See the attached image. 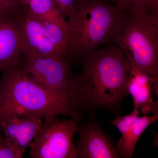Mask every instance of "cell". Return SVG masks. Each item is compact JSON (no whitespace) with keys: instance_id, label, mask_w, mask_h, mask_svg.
Here are the masks:
<instances>
[{"instance_id":"8","label":"cell","mask_w":158,"mask_h":158,"mask_svg":"<svg viewBox=\"0 0 158 158\" xmlns=\"http://www.w3.org/2000/svg\"><path fill=\"white\" fill-rule=\"evenodd\" d=\"M76 158H121L116 145L95 122L77 126Z\"/></svg>"},{"instance_id":"7","label":"cell","mask_w":158,"mask_h":158,"mask_svg":"<svg viewBox=\"0 0 158 158\" xmlns=\"http://www.w3.org/2000/svg\"><path fill=\"white\" fill-rule=\"evenodd\" d=\"M70 62L68 59L56 56H24L21 65L40 85L67 98L71 74Z\"/></svg>"},{"instance_id":"3","label":"cell","mask_w":158,"mask_h":158,"mask_svg":"<svg viewBox=\"0 0 158 158\" xmlns=\"http://www.w3.org/2000/svg\"><path fill=\"white\" fill-rule=\"evenodd\" d=\"M127 14L104 0H76L67 21L70 61L114 40Z\"/></svg>"},{"instance_id":"2","label":"cell","mask_w":158,"mask_h":158,"mask_svg":"<svg viewBox=\"0 0 158 158\" xmlns=\"http://www.w3.org/2000/svg\"><path fill=\"white\" fill-rule=\"evenodd\" d=\"M20 65L2 72L0 80V118L9 115L69 116L78 121L82 116L74 111L67 98L35 81Z\"/></svg>"},{"instance_id":"13","label":"cell","mask_w":158,"mask_h":158,"mask_svg":"<svg viewBox=\"0 0 158 158\" xmlns=\"http://www.w3.org/2000/svg\"><path fill=\"white\" fill-rule=\"evenodd\" d=\"M26 6L34 16L58 25L68 33L67 21L52 0H27Z\"/></svg>"},{"instance_id":"9","label":"cell","mask_w":158,"mask_h":158,"mask_svg":"<svg viewBox=\"0 0 158 158\" xmlns=\"http://www.w3.org/2000/svg\"><path fill=\"white\" fill-rule=\"evenodd\" d=\"M23 7L15 12L0 13L1 73L17 67L21 63L20 15Z\"/></svg>"},{"instance_id":"17","label":"cell","mask_w":158,"mask_h":158,"mask_svg":"<svg viewBox=\"0 0 158 158\" xmlns=\"http://www.w3.org/2000/svg\"><path fill=\"white\" fill-rule=\"evenodd\" d=\"M62 16L69 17L74 9L76 0H52Z\"/></svg>"},{"instance_id":"4","label":"cell","mask_w":158,"mask_h":158,"mask_svg":"<svg viewBox=\"0 0 158 158\" xmlns=\"http://www.w3.org/2000/svg\"><path fill=\"white\" fill-rule=\"evenodd\" d=\"M126 57L158 81V13H130L113 40Z\"/></svg>"},{"instance_id":"1","label":"cell","mask_w":158,"mask_h":158,"mask_svg":"<svg viewBox=\"0 0 158 158\" xmlns=\"http://www.w3.org/2000/svg\"><path fill=\"white\" fill-rule=\"evenodd\" d=\"M81 71L71 74L67 99L71 109L92 119L97 111L117 113L128 94L127 59L118 47L95 50L82 57Z\"/></svg>"},{"instance_id":"6","label":"cell","mask_w":158,"mask_h":158,"mask_svg":"<svg viewBox=\"0 0 158 158\" xmlns=\"http://www.w3.org/2000/svg\"><path fill=\"white\" fill-rule=\"evenodd\" d=\"M30 145L33 158H76L77 148L73 137L77 120L60 119L56 115L44 116Z\"/></svg>"},{"instance_id":"11","label":"cell","mask_w":158,"mask_h":158,"mask_svg":"<svg viewBox=\"0 0 158 158\" xmlns=\"http://www.w3.org/2000/svg\"><path fill=\"white\" fill-rule=\"evenodd\" d=\"M42 121V118L37 116L7 115L0 118V129L5 138L24 153Z\"/></svg>"},{"instance_id":"5","label":"cell","mask_w":158,"mask_h":158,"mask_svg":"<svg viewBox=\"0 0 158 158\" xmlns=\"http://www.w3.org/2000/svg\"><path fill=\"white\" fill-rule=\"evenodd\" d=\"M20 32L24 56H53L70 61L67 32L53 23L34 16L26 5L21 12Z\"/></svg>"},{"instance_id":"18","label":"cell","mask_w":158,"mask_h":158,"mask_svg":"<svg viewBox=\"0 0 158 158\" xmlns=\"http://www.w3.org/2000/svg\"><path fill=\"white\" fill-rule=\"evenodd\" d=\"M25 5L23 0H0V13L19 11Z\"/></svg>"},{"instance_id":"10","label":"cell","mask_w":158,"mask_h":158,"mask_svg":"<svg viewBox=\"0 0 158 158\" xmlns=\"http://www.w3.org/2000/svg\"><path fill=\"white\" fill-rule=\"evenodd\" d=\"M127 59L128 75L127 83L128 94L132 97L134 110H141L144 115L156 112V102L153 101L152 91L158 95V81L138 68Z\"/></svg>"},{"instance_id":"14","label":"cell","mask_w":158,"mask_h":158,"mask_svg":"<svg viewBox=\"0 0 158 158\" xmlns=\"http://www.w3.org/2000/svg\"><path fill=\"white\" fill-rule=\"evenodd\" d=\"M123 12L134 13H158V0H114Z\"/></svg>"},{"instance_id":"19","label":"cell","mask_w":158,"mask_h":158,"mask_svg":"<svg viewBox=\"0 0 158 158\" xmlns=\"http://www.w3.org/2000/svg\"><path fill=\"white\" fill-rule=\"evenodd\" d=\"M23 3H24V4L26 5V4H27V0H23Z\"/></svg>"},{"instance_id":"16","label":"cell","mask_w":158,"mask_h":158,"mask_svg":"<svg viewBox=\"0 0 158 158\" xmlns=\"http://www.w3.org/2000/svg\"><path fill=\"white\" fill-rule=\"evenodd\" d=\"M24 153L3 136L0 129V158H21Z\"/></svg>"},{"instance_id":"12","label":"cell","mask_w":158,"mask_h":158,"mask_svg":"<svg viewBox=\"0 0 158 158\" xmlns=\"http://www.w3.org/2000/svg\"><path fill=\"white\" fill-rule=\"evenodd\" d=\"M158 114L152 116H138L127 132L118 140L116 147L121 158L131 157L137 142L144 131L149 126L157 121Z\"/></svg>"},{"instance_id":"15","label":"cell","mask_w":158,"mask_h":158,"mask_svg":"<svg viewBox=\"0 0 158 158\" xmlns=\"http://www.w3.org/2000/svg\"><path fill=\"white\" fill-rule=\"evenodd\" d=\"M139 111L133 110L132 112L126 116H122L118 114L116 118L110 123L116 126L122 134V135L126 134L135 121L139 116Z\"/></svg>"}]
</instances>
